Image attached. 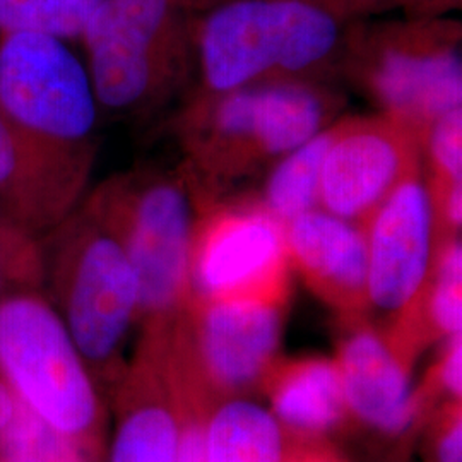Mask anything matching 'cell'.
<instances>
[{"label": "cell", "instance_id": "cell-1", "mask_svg": "<svg viewBox=\"0 0 462 462\" xmlns=\"http://www.w3.org/2000/svg\"><path fill=\"white\" fill-rule=\"evenodd\" d=\"M341 98L324 81H286L194 95L177 133L206 198L271 168L284 154L334 124Z\"/></svg>", "mask_w": 462, "mask_h": 462}, {"label": "cell", "instance_id": "cell-2", "mask_svg": "<svg viewBox=\"0 0 462 462\" xmlns=\"http://www.w3.org/2000/svg\"><path fill=\"white\" fill-rule=\"evenodd\" d=\"M42 290L62 317L95 379L114 382L139 326V282L118 233L88 198L38 238Z\"/></svg>", "mask_w": 462, "mask_h": 462}, {"label": "cell", "instance_id": "cell-3", "mask_svg": "<svg viewBox=\"0 0 462 462\" xmlns=\"http://www.w3.org/2000/svg\"><path fill=\"white\" fill-rule=\"evenodd\" d=\"M337 17L305 0H235L198 36L199 97L261 84L322 81L337 62Z\"/></svg>", "mask_w": 462, "mask_h": 462}, {"label": "cell", "instance_id": "cell-4", "mask_svg": "<svg viewBox=\"0 0 462 462\" xmlns=\"http://www.w3.org/2000/svg\"><path fill=\"white\" fill-rule=\"evenodd\" d=\"M118 233L139 282V326L163 329L190 298L189 257L202 190L190 171L139 168L88 194Z\"/></svg>", "mask_w": 462, "mask_h": 462}, {"label": "cell", "instance_id": "cell-5", "mask_svg": "<svg viewBox=\"0 0 462 462\" xmlns=\"http://www.w3.org/2000/svg\"><path fill=\"white\" fill-rule=\"evenodd\" d=\"M0 375L28 411L98 456L103 406L97 379L40 288L0 298Z\"/></svg>", "mask_w": 462, "mask_h": 462}, {"label": "cell", "instance_id": "cell-6", "mask_svg": "<svg viewBox=\"0 0 462 462\" xmlns=\"http://www.w3.org/2000/svg\"><path fill=\"white\" fill-rule=\"evenodd\" d=\"M177 5V0H101L81 34L101 110L148 114L192 78Z\"/></svg>", "mask_w": 462, "mask_h": 462}, {"label": "cell", "instance_id": "cell-7", "mask_svg": "<svg viewBox=\"0 0 462 462\" xmlns=\"http://www.w3.org/2000/svg\"><path fill=\"white\" fill-rule=\"evenodd\" d=\"M0 112L53 148L97 160L101 108L88 67L64 38L0 34Z\"/></svg>", "mask_w": 462, "mask_h": 462}, {"label": "cell", "instance_id": "cell-8", "mask_svg": "<svg viewBox=\"0 0 462 462\" xmlns=\"http://www.w3.org/2000/svg\"><path fill=\"white\" fill-rule=\"evenodd\" d=\"M290 271L284 225L259 199H202L190 240V298L286 303Z\"/></svg>", "mask_w": 462, "mask_h": 462}, {"label": "cell", "instance_id": "cell-9", "mask_svg": "<svg viewBox=\"0 0 462 462\" xmlns=\"http://www.w3.org/2000/svg\"><path fill=\"white\" fill-rule=\"evenodd\" d=\"M380 114L421 137L430 125L462 108L461 50L456 40L413 32L382 38L349 60V74Z\"/></svg>", "mask_w": 462, "mask_h": 462}, {"label": "cell", "instance_id": "cell-10", "mask_svg": "<svg viewBox=\"0 0 462 462\" xmlns=\"http://www.w3.org/2000/svg\"><path fill=\"white\" fill-rule=\"evenodd\" d=\"M423 170L421 137L396 118L349 116L330 125L319 206L364 223L397 187Z\"/></svg>", "mask_w": 462, "mask_h": 462}, {"label": "cell", "instance_id": "cell-11", "mask_svg": "<svg viewBox=\"0 0 462 462\" xmlns=\"http://www.w3.org/2000/svg\"><path fill=\"white\" fill-rule=\"evenodd\" d=\"M284 307L261 300L190 298L171 330L209 385L235 393L263 379L274 362Z\"/></svg>", "mask_w": 462, "mask_h": 462}, {"label": "cell", "instance_id": "cell-12", "mask_svg": "<svg viewBox=\"0 0 462 462\" xmlns=\"http://www.w3.org/2000/svg\"><path fill=\"white\" fill-rule=\"evenodd\" d=\"M362 225L368 307L399 319L429 280L439 242L423 170L383 199Z\"/></svg>", "mask_w": 462, "mask_h": 462}, {"label": "cell", "instance_id": "cell-13", "mask_svg": "<svg viewBox=\"0 0 462 462\" xmlns=\"http://www.w3.org/2000/svg\"><path fill=\"white\" fill-rule=\"evenodd\" d=\"M97 160L53 148L0 112V211L42 238L86 198Z\"/></svg>", "mask_w": 462, "mask_h": 462}, {"label": "cell", "instance_id": "cell-14", "mask_svg": "<svg viewBox=\"0 0 462 462\" xmlns=\"http://www.w3.org/2000/svg\"><path fill=\"white\" fill-rule=\"evenodd\" d=\"M182 410L165 334L143 332L116 380V427L106 462H177Z\"/></svg>", "mask_w": 462, "mask_h": 462}, {"label": "cell", "instance_id": "cell-15", "mask_svg": "<svg viewBox=\"0 0 462 462\" xmlns=\"http://www.w3.org/2000/svg\"><path fill=\"white\" fill-rule=\"evenodd\" d=\"M290 264L343 314L368 309L364 225L315 208L284 223Z\"/></svg>", "mask_w": 462, "mask_h": 462}, {"label": "cell", "instance_id": "cell-16", "mask_svg": "<svg viewBox=\"0 0 462 462\" xmlns=\"http://www.w3.org/2000/svg\"><path fill=\"white\" fill-rule=\"evenodd\" d=\"M336 364L347 411L389 435L413 425L420 402L401 347L393 339L360 324L343 341Z\"/></svg>", "mask_w": 462, "mask_h": 462}, {"label": "cell", "instance_id": "cell-17", "mask_svg": "<svg viewBox=\"0 0 462 462\" xmlns=\"http://www.w3.org/2000/svg\"><path fill=\"white\" fill-rule=\"evenodd\" d=\"M273 414L303 435H320L347 411L336 360L307 358L282 366L273 380Z\"/></svg>", "mask_w": 462, "mask_h": 462}, {"label": "cell", "instance_id": "cell-18", "mask_svg": "<svg viewBox=\"0 0 462 462\" xmlns=\"http://www.w3.org/2000/svg\"><path fill=\"white\" fill-rule=\"evenodd\" d=\"M206 462H288L278 418L247 399L223 402L204 421Z\"/></svg>", "mask_w": 462, "mask_h": 462}, {"label": "cell", "instance_id": "cell-19", "mask_svg": "<svg viewBox=\"0 0 462 462\" xmlns=\"http://www.w3.org/2000/svg\"><path fill=\"white\" fill-rule=\"evenodd\" d=\"M427 329L440 336L462 334V244L459 236L437 242L435 259L413 307L397 319L396 337Z\"/></svg>", "mask_w": 462, "mask_h": 462}, {"label": "cell", "instance_id": "cell-20", "mask_svg": "<svg viewBox=\"0 0 462 462\" xmlns=\"http://www.w3.org/2000/svg\"><path fill=\"white\" fill-rule=\"evenodd\" d=\"M329 137L330 125L269 168L263 192L255 198L282 225L320 208V171Z\"/></svg>", "mask_w": 462, "mask_h": 462}, {"label": "cell", "instance_id": "cell-21", "mask_svg": "<svg viewBox=\"0 0 462 462\" xmlns=\"http://www.w3.org/2000/svg\"><path fill=\"white\" fill-rule=\"evenodd\" d=\"M101 0H0V34L47 33L81 40Z\"/></svg>", "mask_w": 462, "mask_h": 462}, {"label": "cell", "instance_id": "cell-22", "mask_svg": "<svg viewBox=\"0 0 462 462\" xmlns=\"http://www.w3.org/2000/svg\"><path fill=\"white\" fill-rule=\"evenodd\" d=\"M0 461L98 462V456L55 431L19 402L14 421L0 437Z\"/></svg>", "mask_w": 462, "mask_h": 462}, {"label": "cell", "instance_id": "cell-23", "mask_svg": "<svg viewBox=\"0 0 462 462\" xmlns=\"http://www.w3.org/2000/svg\"><path fill=\"white\" fill-rule=\"evenodd\" d=\"M30 288L42 290L40 242L14 225L0 226V298Z\"/></svg>", "mask_w": 462, "mask_h": 462}, {"label": "cell", "instance_id": "cell-24", "mask_svg": "<svg viewBox=\"0 0 462 462\" xmlns=\"http://www.w3.org/2000/svg\"><path fill=\"white\" fill-rule=\"evenodd\" d=\"M427 182L431 185L462 183V108L435 120L423 135Z\"/></svg>", "mask_w": 462, "mask_h": 462}, {"label": "cell", "instance_id": "cell-25", "mask_svg": "<svg viewBox=\"0 0 462 462\" xmlns=\"http://www.w3.org/2000/svg\"><path fill=\"white\" fill-rule=\"evenodd\" d=\"M180 410H182V425H180V444L177 462H206L204 454V418L198 410H192V396H189V382H185L183 370L175 368Z\"/></svg>", "mask_w": 462, "mask_h": 462}, {"label": "cell", "instance_id": "cell-26", "mask_svg": "<svg viewBox=\"0 0 462 462\" xmlns=\"http://www.w3.org/2000/svg\"><path fill=\"white\" fill-rule=\"evenodd\" d=\"M440 382L447 393L457 399L462 394V334L448 337L440 365Z\"/></svg>", "mask_w": 462, "mask_h": 462}, {"label": "cell", "instance_id": "cell-27", "mask_svg": "<svg viewBox=\"0 0 462 462\" xmlns=\"http://www.w3.org/2000/svg\"><path fill=\"white\" fill-rule=\"evenodd\" d=\"M439 462H462L461 411L452 414L437 442Z\"/></svg>", "mask_w": 462, "mask_h": 462}, {"label": "cell", "instance_id": "cell-28", "mask_svg": "<svg viewBox=\"0 0 462 462\" xmlns=\"http://www.w3.org/2000/svg\"><path fill=\"white\" fill-rule=\"evenodd\" d=\"M17 410H19V401L11 391V387L7 385V382L0 375V437L14 421Z\"/></svg>", "mask_w": 462, "mask_h": 462}, {"label": "cell", "instance_id": "cell-29", "mask_svg": "<svg viewBox=\"0 0 462 462\" xmlns=\"http://www.w3.org/2000/svg\"><path fill=\"white\" fill-rule=\"evenodd\" d=\"M288 462H336L329 454L319 450H300L297 454H290Z\"/></svg>", "mask_w": 462, "mask_h": 462}, {"label": "cell", "instance_id": "cell-30", "mask_svg": "<svg viewBox=\"0 0 462 462\" xmlns=\"http://www.w3.org/2000/svg\"><path fill=\"white\" fill-rule=\"evenodd\" d=\"M5 225H13L5 216L2 215V211H0V226H5ZM21 230V228H19Z\"/></svg>", "mask_w": 462, "mask_h": 462}, {"label": "cell", "instance_id": "cell-31", "mask_svg": "<svg viewBox=\"0 0 462 462\" xmlns=\"http://www.w3.org/2000/svg\"><path fill=\"white\" fill-rule=\"evenodd\" d=\"M305 2H309V0H305Z\"/></svg>", "mask_w": 462, "mask_h": 462}, {"label": "cell", "instance_id": "cell-32", "mask_svg": "<svg viewBox=\"0 0 462 462\" xmlns=\"http://www.w3.org/2000/svg\"><path fill=\"white\" fill-rule=\"evenodd\" d=\"M0 462H4V461H0Z\"/></svg>", "mask_w": 462, "mask_h": 462}]
</instances>
